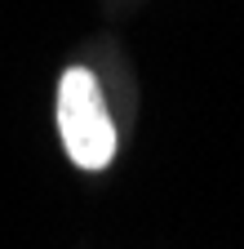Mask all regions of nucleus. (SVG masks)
Returning <instances> with one entry per match:
<instances>
[{"mask_svg": "<svg viewBox=\"0 0 244 249\" xmlns=\"http://www.w3.org/2000/svg\"><path fill=\"white\" fill-rule=\"evenodd\" d=\"M58 138H63V151L71 156V165L89 169V174L107 169L115 160V147H120L102 85L80 62H71L63 71V80H58Z\"/></svg>", "mask_w": 244, "mask_h": 249, "instance_id": "nucleus-1", "label": "nucleus"}]
</instances>
